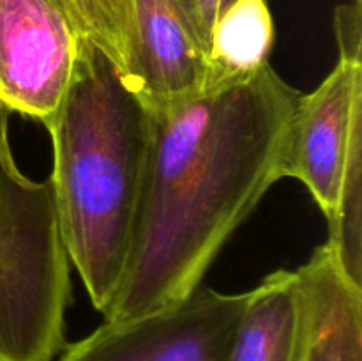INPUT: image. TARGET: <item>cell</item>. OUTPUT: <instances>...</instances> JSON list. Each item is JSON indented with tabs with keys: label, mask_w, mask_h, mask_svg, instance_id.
<instances>
[{
	"label": "cell",
	"mask_w": 362,
	"mask_h": 361,
	"mask_svg": "<svg viewBox=\"0 0 362 361\" xmlns=\"http://www.w3.org/2000/svg\"><path fill=\"white\" fill-rule=\"evenodd\" d=\"M232 2L233 0H179V4L184 7V11L189 16L191 23L197 28L198 35H200L202 42L207 50L216 20L223 13V9Z\"/></svg>",
	"instance_id": "13"
},
{
	"label": "cell",
	"mask_w": 362,
	"mask_h": 361,
	"mask_svg": "<svg viewBox=\"0 0 362 361\" xmlns=\"http://www.w3.org/2000/svg\"><path fill=\"white\" fill-rule=\"evenodd\" d=\"M362 130V62L338 60L310 94H300L279 159V177L299 180L327 222L334 218L350 145Z\"/></svg>",
	"instance_id": "5"
},
{
	"label": "cell",
	"mask_w": 362,
	"mask_h": 361,
	"mask_svg": "<svg viewBox=\"0 0 362 361\" xmlns=\"http://www.w3.org/2000/svg\"><path fill=\"white\" fill-rule=\"evenodd\" d=\"M78 39L52 0H0V103L45 124L69 85Z\"/></svg>",
	"instance_id": "6"
},
{
	"label": "cell",
	"mask_w": 362,
	"mask_h": 361,
	"mask_svg": "<svg viewBox=\"0 0 362 361\" xmlns=\"http://www.w3.org/2000/svg\"><path fill=\"white\" fill-rule=\"evenodd\" d=\"M304 304L296 271L265 276L250 297L219 361H299Z\"/></svg>",
	"instance_id": "9"
},
{
	"label": "cell",
	"mask_w": 362,
	"mask_h": 361,
	"mask_svg": "<svg viewBox=\"0 0 362 361\" xmlns=\"http://www.w3.org/2000/svg\"><path fill=\"white\" fill-rule=\"evenodd\" d=\"M207 48L179 0H136V50L131 88L147 105L207 87Z\"/></svg>",
	"instance_id": "7"
},
{
	"label": "cell",
	"mask_w": 362,
	"mask_h": 361,
	"mask_svg": "<svg viewBox=\"0 0 362 361\" xmlns=\"http://www.w3.org/2000/svg\"><path fill=\"white\" fill-rule=\"evenodd\" d=\"M304 304L299 361H362V287L324 243L296 269Z\"/></svg>",
	"instance_id": "8"
},
{
	"label": "cell",
	"mask_w": 362,
	"mask_h": 361,
	"mask_svg": "<svg viewBox=\"0 0 362 361\" xmlns=\"http://www.w3.org/2000/svg\"><path fill=\"white\" fill-rule=\"evenodd\" d=\"M272 42L274 23L267 0H233L212 27L207 87L258 73L269 64Z\"/></svg>",
	"instance_id": "10"
},
{
	"label": "cell",
	"mask_w": 362,
	"mask_h": 361,
	"mask_svg": "<svg viewBox=\"0 0 362 361\" xmlns=\"http://www.w3.org/2000/svg\"><path fill=\"white\" fill-rule=\"evenodd\" d=\"M300 92L265 64L243 80L148 105L151 147L129 258L105 321L186 299L279 177Z\"/></svg>",
	"instance_id": "1"
},
{
	"label": "cell",
	"mask_w": 362,
	"mask_h": 361,
	"mask_svg": "<svg viewBox=\"0 0 362 361\" xmlns=\"http://www.w3.org/2000/svg\"><path fill=\"white\" fill-rule=\"evenodd\" d=\"M0 103V361H55L66 347L71 262L49 179L25 176Z\"/></svg>",
	"instance_id": "3"
},
{
	"label": "cell",
	"mask_w": 362,
	"mask_h": 361,
	"mask_svg": "<svg viewBox=\"0 0 362 361\" xmlns=\"http://www.w3.org/2000/svg\"><path fill=\"white\" fill-rule=\"evenodd\" d=\"M250 297L198 287L175 304L105 321L62 349L57 361H219Z\"/></svg>",
	"instance_id": "4"
},
{
	"label": "cell",
	"mask_w": 362,
	"mask_h": 361,
	"mask_svg": "<svg viewBox=\"0 0 362 361\" xmlns=\"http://www.w3.org/2000/svg\"><path fill=\"white\" fill-rule=\"evenodd\" d=\"M45 126L67 257L92 306L105 314L129 258L151 147V108L101 50L78 39L69 85Z\"/></svg>",
	"instance_id": "2"
},
{
	"label": "cell",
	"mask_w": 362,
	"mask_h": 361,
	"mask_svg": "<svg viewBox=\"0 0 362 361\" xmlns=\"http://www.w3.org/2000/svg\"><path fill=\"white\" fill-rule=\"evenodd\" d=\"M334 34L339 59L362 62V0H350L336 7Z\"/></svg>",
	"instance_id": "12"
},
{
	"label": "cell",
	"mask_w": 362,
	"mask_h": 361,
	"mask_svg": "<svg viewBox=\"0 0 362 361\" xmlns=\"http://www.w3.org/2000/svg\"><path fill=\"white\" fill-rule=\"evenodd\" d=\"M80 39L101 50L131 87L136 50V0H52Z\"/></svg>",
	"instance_id": "11"
}]
</instances>
